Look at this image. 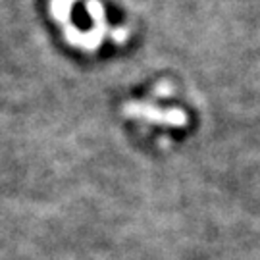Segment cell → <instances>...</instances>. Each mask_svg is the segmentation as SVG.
I'll return each instance as SVG.
<instances>
[{
	"instance_id": "cell-1",
	"label": "cell",
	"mask_w": 260,
	"mask_h": 260,
	"mask_svg": "<svg viewBox=\"0 0 260 260\" xmlns=\"http://www.w3.org/2000/svg\"><path fill=\"white\" fill-rule=\"evenodd\" d=\"M123 110L127 116H135V118H143L149 121H158V123H170V125H181L185 121V116L181 110H158L154 106L141 103H129L123 106Z\"/></svg>"
}]
</instances>
